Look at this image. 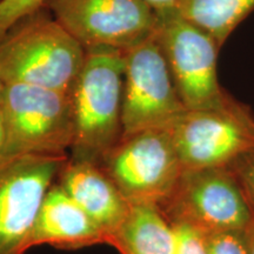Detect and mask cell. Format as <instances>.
<instances>
[{"instance_id": "6da1fadb", "label": "cell", "mask_w": 254, "mask_h": 254, "mask_svg": "<svg viewBox=\"0 0 254 254\" xmlns=\"http://www.w3.org/2000/svg\"><path fill=\"white\" fill-rule=\"evenodd\" d=\"M85 50L44 7L0 38V79L69 92Z\"/></svg>"}, {"instance_id": "7a4b0ae2", "label": "cell", "mask_w": 254, "mask_h": 254, "mask_svg": "<svg viewBox=\"0 0 254 254\" xmlns=\"http://www.w3.org/2000/svg\"><path fill=\"white\" fill-rule=\"evenodd\" d=\"M123 51L92 49L69 91L73 122L71 157L99 163L123 134Z\"/></svg>"}, {"instance_id": "3957f363", "label": "cell", "mask_w": 254, "mask_h": 254, "mask_svg": "<svg viewBox=\"0 0 254 254\" xmlns=\"http://www.w3.org/2000/svg\"><path fill=\"white\" fill-rule=\"evenodd\" d=\"M5 147L0 163L20 155H66L73 138L69 92L5 84L0 101Z\"/></svg>"}, {"instance_id": "277c9868", "label": "cell", "mask_w": 254, "mask_h": 254, "mask_svg": "<svg viewBox=\"0 0 254 254\" xmlns=\"http://www.w3.org/2000/svg\"><path fill=\"white\" fill-rule=\"evenodd\" d=\"M155 38L186 110L220 109L233 103L218 77L221 49L211 34L179 14H158Z\"/></svg>"}, {"instance_id": "5b68a950", "label": "cell", "mask_w": 254, "mask_h": 254, "mask_svg": "<svg viewBox=\"0 0 254 254\" xmlns=\"http://www.w3.org/2000/svg\"><path fill=\"white\" fill-rule=\"evenodd\" d=\"M158 207L170 224H186L204 234L246 230L254 219L252 206L230 166L183 171Z\"/></svg>"}, {"instance_id": "8992f818", "label": "cell", "mask_w": 254, "mask_h": 254, "mask_svg": "<svg viewBox=\"0 0 254 254\" xmlns=\"http://www.w3.org/2000/svg\"><path fill=\"white\" fill-rule=\"evenodd\" d=\"M98 164L129 205L160 206L183 173L168 128L123 135Z\"/></svg>"}, {"instance_id": "52a82bcc", "label": "cell", "mask_w": 254, "mask_h": 254, "mask_svg": "<svg viewBox=\"0 0 254 254\" xmlns=\"http://www.w3.org/2000/svg\"><path fill=\"white\" fill-rule=\"evenodd\" d=\"M168 131L183 171L231 166L254 150V117L237 100L220 109L186 110Z\"/></svg>"}, {"instance_id": "ba28073f", "label": "cell", "mask_w": 254, "mask_h": 254, "mask_svg": "<svg viewBox=\"0 0 254 254\" xmlns=\"http://www.w3.org/2000/svg\"><path fill=\"white\" fill-rule=\"evenodd\" d=\"M123 55L122 136L168 128L186 109L155 34L123 51Z\"/></svg>"}, {"instance_id": "9c48e42d", "label": "cell", "mask_w": 254, "mask_h": 254, "mask_svg": "<svg viewBox=\"0 0 254 254\" xmlns=\"http://www.w3.org/2000/svg\"><path fill=\"white\" fill-rule=\"evenodd\" d=\"M45 8L85 51L131 49L154 33L158 20L142 0H47Z\"/></svg>"}, {"instance_id": "30bf717a", "label": "cell", "mask_w": 254, "mask_h": 254, "mask_svg": "<svg viewBox=\"0 0 254 254\" xmlns=\"http://www.w3.org/2000/svg\"><path fill=\"white\" fill-rule=\"evenodd\" d=\"M67 155L28 154L0 163V254H24L44 198Z\"/></svg>"}, {"instance_id": "8fae6325", "label": "cell", "mask_w": 254, "mask_h": 254, "mask_svg": "<svg viewBox=\"0 0 254 254\" xmlns=\"http://www.w3.org/2000/svg\"><path fill=\"white\" fill-rule=\"evenodd\" d=\"M58 185L93 220L107 238L120 226L131 205L98 163L67 158Z\"/></svg>"}, {"instance_id": "7c38bea8", "label": "cell", "mask_w": 254, "mask_h": 254, "mask_svg": "<svg viewBox=\"0 0 254 254\" xmlns=\"http://www.w3.org/2000/svg\"><path fill=\"white\" fill-rule=\"evenodd\" d=\"M52 245L64 249L106 244V237L58 184L51 187L38 212L28 238L32 246Z\"/></svg>"}, {"instance_id": "4fadbf2b", "label": "cell", "mask_w": 254, "mask_h": 254, "mask_svg": "<svg viewBox=\"0 0 254 254\" xmlns=\"http://www.w3.org/2000/svg\"><path fill=\"white\" fill-rule=\"evenodd\" d=\"M120 254H174L172 225L157 205H131L120 226L107 238Z\"/></svg>"}, {"instance_id": "5bb4252c", "label": "cell", "mask_w": 254, "mask_h": 254, "mask_svg": "<svg viewBox=\"0 0 254 254\" xmlns=\"http://www.w3.org/2000/svg\"><path fill=\"white\" fill-rule=\"evenodd\" d=\"M254 11V0H179L178 12L207 32L222 47Z\"/></svg>"}, {"instance_id": "9a60e30c", "label": "cell", "mask_w": 254, "mask_h": 254, "mask_svg": "<svg viewBox=\"0 0 254 254\" xmlns=\"http://www.w3.org/2000/svg\"><path fill=\"white\" fill-rule=\"evenodd\" d=\"M208 254H251L249 228L205 234Z\"/></svg>"}, {"instance_id": "2e32d148", "label": "cell", "mask_w": 254, "mask_h": 254, "mask_svg": "<svg viewBox=\"0 0 254 254\" xmlns=\"http://www.w3.org/2000/svg\"><path fill=\"white\" fill-rule=\"evenodd\" d=\"M47 0H1L0 1V38L19 21L45 7Z\"/></svg>"}, {"instance_id": "e0dca14e", "label": "cell", "mask_w": 254, "mask_h": 254, "mask_svg": "<svg viewBox=\"0 0 254 254\" xmlns=\"http://www.w3.org/2000/svg\"><path fill=\"white\" fill-rule=\"evenodd\" d=\"M174 232V254H208L205 234L186 224H171Z\"/></svg>"}, {"instance_id": "ac0fdd59", "label": "cell", "mask_w": 254, "mask_h": 254, "mask_svg": "<svg viewBox=\"0 0 254 254\" xmlns=\"http://www.w3.org/2000/svg\"><path fill=\"white\" fill-rule=\"evenodd\" d=\"M230 167L239 180L254 211V150L237 159Z\"/></svg>"}, {"instance_id": "d6986e66", "label": "cell", "mask_w": 254, "mask_h": 254, "mask_svg": "<svg viewBox=\"0 0 254 254\" xmlns=\"http://www.w3.org/2000/svg\"><path fill=\"white\" fill-rule=\"evenodd\" d=\"M142 1L150 5L157 12V14L178 11V4H179V0H142Z\"/></svg>"}, {"instance_id": "ffe728a7", "label": "cell", "mask_w": 254, "mask_h": 254, "mask_svg": "<svg viewBox=\"0 0 254 254\" xmlns=\"http://www.w3.org/2000/svg\"><path fill=\"white\" fill-rule=\"evenodd\" d=\"M4 147H5V126H4V120H2L1 111H0V160H1L2 158Z\"/></svg>"}, {"instance_id": "44dd1931", "label": "cell", "mask_w": 254, "mask_h": 254, "mask_svg": "<svg viewBox=\"0 0 254 254\" xmlns=\"http://www.w3.org/2000/svg\"><path fill=\"white\" fill-rule=\"evenodd\" d=\"M249 236H250V246H251V254H254V219L252 224L249 227Z\"/></svg>"}, {"instance_id": "7402d4cb", "label": "cell", "mask_w": 254, "mask_h": 254, "mask_svg": "<svg viewBox=\"0 0 254 254\" xmlns=\"http://www.w3.org/2000/svg\"><path fill=\"white\" fill-rule=\"evenodd\" d=\"M4 88H5V84L4 81L0 79V101H1V98H2V93H4Z\"/></svg>"}, {"instance_id": "603a6c76", "label": "cell", "mask_w": 254, "mask_h": 254, "mask_svg": "<svg viewBox=\"0 0 254 254\" xmlns=\"http://www.w3.org/2000/svg\"><path fill=\"white\" fill-rule=\"evenodd\" d=\"M0 1H1V0H0Z\"/></svg>"}]
</instances>
